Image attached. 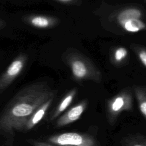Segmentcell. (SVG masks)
<instances>
[{
	"label": "cell",
	"mask_w": 146,
	"mask_h": 146,
	"mask_svg": "<svg viewBox=\"0 0 146 146\" xmlns=\"http://www.w3.org/2000/svg\"><path fill=\"white\" fill-rule=\"evenodd\" d=\"M56 94L46 82H36L22 88L0 113V133L12 136L15 131H24L33 113Z\"/></svg>",
	"instance_id": "6da1fadb"
},
{
	"label": "cell",
	"mask_w": 146,
	"mask_h": 146,
	"mask_svg": "<svg viewBox=\"0 0 146 146\" xmlns=\"http://www.w3.org/2000/svg\"><path fill=\"white\" fill-rule=\"evenodd\" d=\"M63 60L70 67L73 78L77 81L91 80L100 83L102 75L92 61L74 49L67 50L63 55Z\"/></svg>",
	"instance_id": "7a4b0ae2"
},
{
	"label": "cell",
	"mask_w": 146,
	"mask_h": 146,
	"mask_svg": "<svg viewBox=\"0 0 146 146\" xmlns=\"http://www.w3.org/2000/svg\"><path fill=\"white\" fill-rule=\"evenodd\" d=\"M132 92L129 88H124L107 101L106 112L109 124H115L123 112L132 111Z\"/></svg>",
	"instance_id": "3957f363"
},
{
	"label": "cell",
	"mask_w": 146,
	"mask_h": 146,
	"mask_svg": "<svg viewBox=\"0 0 146 146\" xmlns=\"http://www.w3.org/2000/svg\"><path fill=\"white\" fill-rule=\"evenodd\" d=\"M47 141L55 146H99L97 140L92 135L76 132L54 135L50 136Z\"/></svg>",
	"instance_id": "277c9868"
},
{
	"label": "cell",
	"mask_w": 146,
	"mask_h": 146,
	"mask_svg": "<svg viewBox=\"0 0 146 146\" xmlns=\"http://www.w3.org/2000/svg\"><path fill=\"white\" fill-rule=\"evenodd\" d=\"M27 61V55L19 54L0 75V95L2 94L23 71Z\"/></svg>",
	"instance_id": "5b68a950"
},
{
	"label": "cell",
	"mask_w": 146,
	"mask_h": 146,
	"mask_svg": "<svg viewBox=\"0 0 146 146\" xmlns=\"http://www.w3.org/2000/svg\"><path fill=\"white\" fill-rule=\"evenodd\" d=\"M88 106V100L84 99L74 105L60 116L56 122V127L60 128L72 123L81 117Z\"/></svg>",
	"instance_id": "8992f818"
},
{
	"label": "cell",
	"mask_w": 146,
	"mask_h": 146,
	"mask_svg": "<svg viewBox=\"0 0 146 146\" xmlns=\"http://www.w3.org/2000/svg\"><path fill=\"white\" fill-rule=\"evenodd\" d=\"M26 23L38 29H50L57 26L60 20L55 17L43 15H29L23 17Z\"/></svg>",
	"instance_id": "52a82bcc"
},
{
	"label": "cell",
	"mask_w": 146,
	"mask_h": 146,
	"mask_svg": "<svg viewBox=\"0 0 146 146\" xmlns=\"http://www.w3.org/2000/svg\"><path fill=\"white\" fill-rule=\"evenodd\" d=\"M55 97V96H52L49 98L33 113L25 125L24 131H29L31 129L43 119L51 106Z\"/></svg>",
	"instance_id": "ba28073f"
},
{
	"label": "cell",
	"mask_w": 146,
	"mask_h": 146,
	"mask_svg": "<svg viewBox=\"0 0 146 146\" xmlns=\"http://www.w3.org/2000/svg\"><path fill=\"white\" fill-rule=\"evenodd\" d=\"M77 94V89L72 88L60 100L56 108L52 112L49 120L52 121L56 119L62 114L72 103L76 95Z\"/></svg>",
	"instance_id": "9c48e42d"
},
{
	"label": "cell",
	"mask_w": 146,
	"mask_h": 146,
	"mask_svg": "<svg viewBox=\"0 0 146 146\" xmlns=\"http://www.w3.org/2000/svg\"><path fill=\"white\" fill-rule=\"evenodd\" d=\"M141 10L136 7H128L120 11L116 15V21L121 26L126 22L132 19H141L143 17Z\"/></svg>",
	"instance_id": "30bf717a"
},
{
	"label": "cell",
	"mask_w": 146,
	"mask_h": 146,
	"mask_svg": "<svg viewBox=\"0 0 146 146\" xmlns=\"http://www.w3.org/2000/svg\"><path fill=\"white\" fill-rule=\"evenodd\" d=\"M133 91L139 104V108L141 115L146 118V88L144 86H135Z\"/></svg>",
	"instance_id": "8fae6325"
},
{
	"label": "cell",
	"mask_w": 146,
	"mask_h": 146,
	"mask_svg": "<svg viewBox=\"0 0 146 146\" xmlns=\"http://www.w3.org/2000/svg\"><path fill=\"white\" fill-rule=\"evenodd\" d=\"M128 50L124 47L119 46L114 48L111 55V62L117 66L123 65L127 60Z\"/></svg>",
	"instance_id": "7c38bea8"
},
{
	"label": "cell",
	"mask_w": 146,
	"mask_h": 146,
	"mask_svg": "<svg viewBox=\"0 0 146 146\" xmlns=\"http://www.w3.org/2000/svg\"><path fill=\"white\" fill-rule=\"evenodd\" d=\"M121 27L129 33H137L145 29V24L141 19H132L124 23Z\"/></svg>",
	"instance_id": "4fadbf2b"
},
{
	"label": "cell",
	"mask_w": 146,
	"mask_h": 146,
	"mask_svg": "<svg viewBox=\"0 0 146 146\" xmlns=\"http://www.w3.org/2000/svg\"><path fill=\"white\" fill-rule=\"evenodd\" d=\"M121 146H146L144 136L141 135H133L123 139Z\"/></svg>",
	"instance_id": "5bb4252c"
},
{
	"label": "cell",
	"mask_w": 146,
	"mask_h": 146,
	"mask_svg": "<svg viewBox=\"0 0 146 146\" xmlns=\"http://www.w3.org/2000/svg\"><path fill=\"white\" fill-rule=\"evenodd\" d=\"M131 47L135 51L136 54L137 55L141 63L144 67H146V50L145 48L143 46L133 44L131 46Z\"/></svg>",
	"instance_id": "9a60e30c"
},
{
	"label": "cell",
	"mask_w": 146,
	"mask_h": 146,
	"mask_svg": "<svg viewBox=\"0 0 146 146\" xmlns=\"http://www.w3.org/2000/svg\"><path fill=\"white\" fill-rule=\"evenodd\" d=\"M54 2L63 5L67 6H74L80 5L82 3V1L77 0H56Z\"/></svg>",
	"instance_id": "2e32d148"
},
{
	"label": "cell",
	"mask_w": 146,
	"mask_h": 146,
	"mask_svg": "<svg viewBox=\"0 0 146 146\" xmlns=\"http://www.w3.org/2000/svg\"><path fill=\"white\" fill-rule=\"evenodd\" d=\"M30 143L34 146H55L48 143L35 141V140H31L30 141Z\"/></svg>",
	"instance_id": "e0dca14e"
},
{
	"label": "cell",
	"mask_w": 146,
	"mask_h": 146,
	"mask_svg": "<svg viewBox=\"0 0 146 146\" xmlns=\"http://www.w3.org/2000/svg\"><path fill=\"white\" fill-rule=\"evenodd\" d=\"M6 26V22L0 18V30L4 29Z\"/></svg>",
	"instance_id": "ac0fdd59"
}]
</instances>
